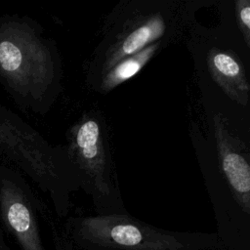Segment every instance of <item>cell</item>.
<instances>
[{
  "label": "cell",
  "mask_w": 250,
  "mask_h": 250,
  "mask_svg": "<svg viewBox=\"0 0 250 250\" xmlns=\"http://www.w3.org/2000/svg\"><path fill=\"white\" fill-rule=\"evenodd\" d=\"M55 42L27 16L0 15V85L23 112L45 114L61 91Z\"/></svg>",
  "instance_id": "1"
},
{
  "label": "cell",
  "mask_w": 250,
  "mask_h": 250,
  "mask_svg": "<svg viewBox=\"0 0 250 250\" xmlns=\"http://www.w3.org/2000/svg\"><path fill=\"white\" fill-rule=\"evenodd\" d=\"M0 162L27 175L57 200L78 175L65 148L51 146L16 112L0 103Z\"/></svg>",
  "instance_id": "2"
},
{
  "label": "cell",
  "mask_w": 250,
  "mask_h": 250,
  "mask_svg": "<svg viewBox=\"0 0 250 250\" xmlns=\"http://www.w3.org/2000/svg\"><path fill=\"white\" fill-rule=\"evenodd\" d=\"M116 27L107 31L94 53L89 69L94 84L120 61L133 56L152 43L172 39L180 31V8L163 4L133 11Z\"/></svg>",
  "instance_id": "3"
},
{
  "label": "cell",
  "mask_w": 250,
  "mask_h": 250,
  "mask_svg": "<svg viewBox=\"0 0 250 250\" xmlns=\"http://www.w3.org/2000/svg\"><path fill=\"white\" fill-rule=\"evenodd\" d=\"M66 155L74 167L80 185L95 195L109 196L114 178L102 117L86 113L67 133Z\"/></svg>",
  "instance_id": "4"
},
{
  "label": "cell",
  "mask_w": 250,
  "mask_h": 250,
  "mask_svg": "<svg viewBox=\"0 0 250 250\" xmlns=\"http://www.w3.org/2000/svg\"><path fill=\"white\" fill-rule=\"evenodd\" d=\"M36 207V198L21 173L0 162V227L21 250H43Z\"/></svg>",
  "instance_id": "5"
},
{
  "label": "cell",
  "mask_w": 250,
  "mask_h": 250,
  "mask_svg": "<svg viewBox=\"0 0 250 250\" xmlns=\"http://www.w3.org/2000/svg\"><path fill=\"white\" fill-rule=\"evenodd\" d=\"M214 129L222 171L237 200L248 210L250 166L243 144L230 134L220 114L214 117Z\"/></svg>",
  "instance_id": "6"
},
{
  "label": "cell",
  "mask_w": 250,
  "mask_h": 250,
  "mask_svg": "<svg viewBox=\"0 0 250 250\" xmlns=\"http://www.w3.org/2000/svg\"><path fill=\"white\" fill-rule=\"evenodd\" d=\"M207 64L214 80L225 93L233 101L246 105L249 83L237 57L228 51L213 49L208 53Z\"/></svg>",
  "instance_id": "7"
},
{
  "label": "cell",
  "mask_w": 250,
  "mask_h": 250,
  "mask_svg": "<svg viewBox=\"0 0 250 250\" xmlns=\"http://www.w3.org/2000/svg\"><path fill=\"white\" fill-rule=\"evenodd\" d=\"M161 45L162 41L152 43L139 53L120 61L103 74L94 86H96L102 93H106L112 90L125 80L138 73L155 55Z\"/></svg>",
  "instance_id": "8"
},
{
  "label": "cell",
  "mask_w": 250,
  "mask_h": 250,
  "mask_svg": "<svg viewBox=\"0 0 250 250\" xmlns=\"http://www.w3.org/2000/svg\"><path fill=\"white\" fill-rule=\"evenodd\" d=\"M109 235L112 240L125 246H134L143 239L142 231L132 224H116L110 228Z\"/></svg>",
  "instance_id": "9"
},
{
  "label": "cell",
  "mask_w": 250,
  "mask_h": 250,
  "mask_svg": "<svg viewBox=\"0 0 250 250\" xmlns=\"http://www.w3.org/2000/svg\"><path fill=\"white\" fill-rule=\"evenodd\" d=\"M237 21L247 46L250 45V2L239 0L236 2Z\"/></svg>",
  "instance_id": "10"
},
{
  "label": "cell",
  "mask_w": 250,
  "mask_h": 250,
  "mask_svg": "<svg viewBox=\"0 0 250 250\" xmlns=\"http://www.w3.org/2000/svg\"><path fill=\"white\" fill-rule=\"evenodd\" d=\"M0 250H11L5 237V232L0 227Z\"/></svg>",
  "instance_id": "11"
}]
</instances>
